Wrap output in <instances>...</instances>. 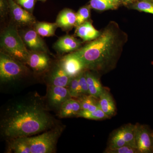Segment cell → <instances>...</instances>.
Returning <instances> with one entry per match:
<instances>
[{
	"instance_id": "6da1fadb",
	"label": "cell",
	"mask_w": 153,
	"mask_h": 153,
	"mask_svg": "<svg viewBox=\"0 0 153 153\" xmlns=\"http://www.w3.org/2000/svg\"><path fill=\"white\" fill-rule=\"evenodd\" d=\"M53 124L52 117L39 102H21L6 111L1 120V132L9 140L30 137L49 129Z\"/></svg>"
},
{
	"instance_id": "7a4b0ae2",
	"label": "cell",
	"mask_w": 153,
	"mask_h": 153,
	"mask_svg": "<svg viewBox=\"0 0 153 153\" xmlns=\"http://www.w3.org/2000/svg\"><path fill=\"white\" fill-rule=\"evenodd\" d=\"M128 40L116 22H110L98 38L74 51L86 69L105 71L114 66Z\"/></svg>"
},
{
	"instance_id": "3957f363",
	"label": "cell",
	"mask_w": 153,
	"mask_h": 153,
	"mask_svg": "<svg viewBox=\"0 0 153 153\" xmlns=\"http://www.w3.org/2000/svg\"><path fill=\"white\" fill-rule=\"evenodd\" d=\"M1 46L2 52L22 63H27L30 52L15 26H9L4 30L1 36Z\"/></svg>"
},
{
	"instance_id": "277c9868",
	"label": "cell",
	"mask_w": 153,
	"mask_h": 153,
	"mask_svg": "<svg viewBox=\"0 0 153 153\" xmlns=\"http://www.w3.org/2000/svg\"><path fill=\"white\" fill-rule=\"evenodd\" d=\"M63 131L61 127H56L41 134L26 137L31 153H51L55 152L57 140Z\"/></svg>"
},
{
	"instance_id": "5b68a950",
	"label": "cell",
	"mask_w": 153,
	"mask_h": 153,
	"mask_svg": "<svg viewBox=\"0 0 153 153\" xmlns=\"http://www.w3.org/2000/svg\"><path fill=\"white\" fill-rule=\"evenodd\" d=\"M27 72V68L25 63L1 52L0 78L1 82H13L22 78Z\"/></svg>"
},
{
	"instance_id": "8992f818",
	"label": "cell",
	"mask_w": 153,
	"mask_h": 153,
	"mask_svg": "<svg viewBox=\"0 0 153 153\" xmlns=\"http://www.w3.org/2000/svg\"><path fill=\"white\" fill-rule=\"evenodd\" d=\"M136 145L139 153L153 152V141L151 131L145 125L136 124Z\"/></svg>"
},
{
	"instance_id": "52a82bcc",
	"label": "cell",
	"mask_w": 153,
	"mask_h": 153,
	"mask_svg": "<svg viewBox=\"0 0 153 153\" xmlns=\"http://www.w3.org/2000/svg\"><path fill=\"white\" fill-rule=\"evenodd\" d=\"M8 2L11 18L17 25L27 26L36 24L32 13L19 5L14 0H8Z\"/></svg>"
},
{
	"instance_id": "ba28073f",
	"label": "cell",
	"mask_w": 153,
	"mask_h": 153,
	"mask_svg": "<svg viewBox=\"0 0 153 153\" xmlns=\"http://www.w3.org/2000/svg\"><path fill=\"white\" fill-rule=\"evenodd\" d=\"M58 64L71 78L77 76L86 69L82 60L74 52L63 57Z\"/></svg>"
},
{
	"instance_id": "9c48e42d",
	"label": "cell",
	"mask_w": 153,
	"mask_h": 153,
	"mask_svg": "<svg viewBox=\"0 0 153 153\" xmlns=\"http://www.w3.org/2000/svg\"><path fill=\"white\" fill-rule=\"evenodd\" d=\"M21 35L26 47L33 52L47 53V48L43 39L35 29H28L23 31Z\"/></svg>"
},
{
	"instance_id": "30bf717a",
	"label": "cell",
	"mask_w": 153,
	"mask_h": 153,
	"mask_svg": "<svg viewBox=\"0 0 153 153\" xmlns=\"http://www.w3.org/2000/svg\"><path fill=\"white\" fill-rule=\"evenodd\" d=\"M71 97L68 87L49 85L48 100L52 107L59 109L65 102Z\"/></svg>"
},
{
	"instance_id": "8fae6325",
	"label": "cell",
	"mask_w": 153,
	"mask_h": 153,
	"mask_svg": "<svg viewBox=\"0 0 153 153\" xmlns=\"http://www.w3.org/2000/svg\"><path fill=\"white\" fill-rule=\"evenodd\" d=\"M50 63V58L46 52L31 51L26 64L34 71L42 72L49 68Z\"/></svg>"
},
{
	"instance_id": "7c38bea8",
	"label": "cell",
	"mask_w": 153,
	"mask_h": 153,
	"mask_svg": "<svg viewBox=\"0 0 153 153\" xmlns=\"http://www.w3.org/2000/svg\"><path fill=\"white\" fill-rule=\"evenodd\" d=\"M71 79L58 64L54 67L49 75V85L68 87Z\"/></svg>"
},
{
	"instance_id": "4fadbf2b",
	"label": "cell",
	"mask_w": 153,
	"mask_h": 153,
	"mask_svg": "<svg viewBox=\"0 0 153 153\" xmlns=\"http://www.w3.org/2000/svg\"><path fill=\"white\" fill-rule=\"evenodd\" d=\"M81 42L73 36L66 35L58 39L55 44V49L62 53L74 52L79 49Z\"/></svg>"
},
{
	"instance_id": "5bb4252c",
	"label": "cell",
	"mask_w": 153,
	"mask_h": 153,
	"mask_svg": "<svg viewBox=\"0 0 153 153\" xmlns=\"http://www.w3.org/2000/svg\"><path fill=\"white\" fill-rule=\"evenodd\" d=\"M76 22V13L71 9H65L58 14L56 23L58 27L67 31L75 26Z\"/></svg>"
},
{
	"instance_id": "9a60e30c",
	"label": "cell",
	"mask_w": 153,
	"mask_h": 153,
	"mask_svg": "<svg viewBox=\"0 0 153 153\" xmlns=\"http://www.w3.org/2000/svg\"><path fill=\"white\" fill-rule=\"evenodd\" d=\"M75 34L84 41H90L98 38L101 32L97 30L89 21L76 27Z\"/></svg>"
},
{
	"instance_id": "2e32d148",
	"label": "cell",
	"mask_w": 153,
	"mask_h": 153,
	"mask_svg": "<svg viewBox=\"0 0 153 153\" xmlns=\"http://www.w3.org/2000/svg\"><path fill=\"white\" fill-rule=\"evenodd\" d=\"M81 110V106L79 101L71 97L65 102L60 107L58 116L60 118L77 117Z\"/></svg>"
},
{
	"instance_id": "e0dca14e",
	"label": "cell",
	"mask_w": 153,
	"mask_h": 153,
	"mask_svg": "<svg viewBox=\"0 0 153 153\" xmlns=\"http://www.w3.org/2000/svg\"><path fill=\"white\" fill-rule=\"evenodd\" d=\"M99 104L100 108L109 117L114 114L116 107L114 101L109 92L104 88L99 98Z\"/></svg>"
},
{
	"instance_id": "ac0fdd59",
	"label": "cell",
	"mask_w": 153,
	"mask_h": 153,
	"mask_svg": "<svg viewBox=\"0 0 153 153\" xmlns=\"http://www.w3.org/2000/svg\"><path fill=\"white\" fill-rule=\"evenodd\" d=\"M85 76L88 85L89 94L96 98H99L104 90L99 79L90 71H85Z\"/></svg>"
},
{
	"instance_id": "d6986e66",
	"label": "cell",
	"mask_w": 153,
	"mask_h": 153,
	"mask_svg": "<svg viewBox=\"0 0 153 153\" xmlns=\"http://www.w3.org/2000/svg\"><path fill=\"white\" fill-rule=\"evenodd\" d=\"M116 131L122 137L127 145L137 149L136 145V124H130L126 125Z\"/></svg>"
},
{
	"instance_id": "ffe728a7",
	"label": "cell",
	"mask_w": 153,
	"mask_h": 153,
	"mask_svg": "<svg viewBox=\"0 0 153 153\" xmlns=\"http://www.w3.org/2000/svg\"><path fill=\"white\" fill-rule=\"evenodd\" d=\"M58 27L56 23H50L47 22H38L35 24V30L42 37H50L55 36V32Z\"/></svg>"
},
{
	"instance_id": "44dd1931",
	"label": "cell",
	"mask_w": 153,
	"mask_h": 153,
	"mask_svg": "<svg viewBox=\"0 0 153 153\" xmlns=\"http://www.w3.org/2000/svg\"><path fill=\"white\" fill-rule=\"evenodd\" d=\"M10 140L9 149L14 153H31L26 137L15 138Z\"/></svg>"
},
{
	"instance_id": "7402d4cb",
	"label": "cell",
	"mask_w": 153,
	"mask_h": 153,
	"mask_svg": "<svg viewBox=\"0 0 153 153\" xmlns=\"http://www.w3.org/2000/svg\"><path fill=\"white\" fill-rule=\"evenodd\" d=\"M77 100L80 103L81 110L91 111L100 108L99 104V98L90 94L78 97Z\"/></svg>"
},
{
	"instance_id": "603a6c76",
	"label": "cell",
	"mask_w": 153,
	"mask_h": 153,
	"mask_svg": "<svg viewBox=\"0 0 153 153\" xmlns=\"http://www.w3.org/2000/svg\"><path fill=\"white\" fill-rule=\"evenodd\" d=\"M89 5L91 8L102 11L115 10L118 7V4L114 0H90Z\"/></svg>"
},
{
	"instance_id": "cb8c5ba5",
	"label": "cell",
	"mask_w": 153,
	"mask_h": 153,
	"mask_svg": "<svg viewBox=\"0 0 153 153\" xmlns=\"http://www.w3.org/2000/svg\"><path fill=\"white\" fill-rule=\"evenodd\" d=\"M77 117L94 120H101L109 117L100 108L91 111L81 110Z\"/></svg>"
},
{
	"instance_id": "d4e9b609",
	"label": "cell",
	"mask_w": 153,
	"mask_h": 153,
	"mask_svg": "<svg viewBox=\"0 0 153 153\" xmlns=\"http://www.w3.org/2000/svg\"><path fill=\"white\" fill-rule=\"evenodd\" d=\"M90 5L82 7L76 13V22L75 27L87 22L90 16Z\"/></svg>"
},
{
	"instance_id": "484cf974",
	"label": "cell",
	"mask_w": 153,
	"mask_h": 153,
	"mask_svg": "<svg viewBox=\"0 0 153 153\" xmlns=\"http://www.w3.org/2000/svg\"><path fill=\"white\" fill-rule=\"evenodd\" d=\"M131 8L134 10L153 15V2L148 0H141L132 5Z\"/></svg>"
},
{
	"instance_id": "4316f807",
	"label": "cell",
	"mask_w": 153,
	"mask_h": 153,
	"mask_svg": "<svg viewBox=\"0 0 153 153\" xmlns=\"http://www.w3.org/2000/svg\"><path fill=\"white\" fill-rule=\"evenodd\" d=\"M127 145L125 141L123 138L116 131H115L111 134L110 138L109 143L108 147L115 148L120 147Z\"/></svg>"
},
{
	"instance_id": "83f0119b",
	"label": "cell",
	"mask_w": 153,
	"mask_h": 153,
	"mask_svg": "<svg viewBox=\"0 0 153 153\" xmlns=\"http://www.w3.org/2000/svg\"><path fill=\"white\" fill-rule=\"evenodd\" d=\"M68 88L71 97L78 98L79 97V76H78V75L71 78Z\"/></svg>"
},
{
	"instance_id": "f1b7e54d",
	"label": "cell",
	"mask_w": 153,
	"mask_h": 153,
	"mask_svg": "<svg viewBox=\"0 0 153 153\" xmlns=\"http://www.w3.org/2000/svg\"><path fill=\"white\" fill-rule=\"evenodd\" d=\"M79 76V97L85 95L89 94L88 85L86 76H85V71H82L78 75Z\"/></svg>"
},
{
	"instance_id": "f546056e",
	"label": "cell",
	"mask_w": 153,
	"mask_h": 153,
	"mask_svg": "<svg viewBox=\"0 0 153 153\" xmlns=\"http://www.w3.org/2000/svg\"><path fill=\"white\" fill-rule=\"evenodd\" d=\"M105 153H139L136 148L128 145L115 148L107 147L105 150Z\"/></svg>"
},
{
	"instance_id": "4dcf8cb0",
	"label": "cell",
	"mask_w": 153,
	"mask_h": 153,
	"mask_svg": "<svg viewBox=\"0 0 153 153\" xmlns=\"http://www.w3.org/2000/svg\"><path fill=\"white\" fill-rule=\"evenodd\" d=\"M22 8L32 13L36 4V0H14Z\"/></svg>"
},
{
	"instance_id": "1f68e13d",
	"label": "cell",
	"mask_w": 153,
	"mask_h": 153,
	"mask_svg": "<svg viewBox=\"0 0 153 153\" xmlns=\"http://www.w3.org/2000/svg\"><path fill=\"white\" fill-rule=\"evenodd\" d=\"M10 11L8 0H0V14L1 17L4 16Z\"/></svg>"
},
{
	"instance_id": "d6a6232c",
	"label": "cell",
	"mask_w": 153,
	"mask_h": 153,
	"mask_svg": "<svg viewBox=\"0 0 153 153\" xmlns=\"http://www.w3.org/2000/svg\"><path fill=\"white\" fill-rule=\"evenodd\" d=\"M136 1V0H122V1L126 4H128L134 2Z\"/></svg>"
},
{
	"instance_id": "836d02e7",
	"label": "cell",
	"mask_w": 153,
	"mask_h": 153,
	"mask_svg": "<svg viewBox=\"0 0 153 153\" xmlns=\"http://www.w3.org/2000/svg\"><path fill=\"white\" fill-rule=\"evenodd\" d=\"M117 3L119 4V3L120 2L122 1V0H114Z\"/></svg>"
},
{
	"instance_id": "e575fe53",
	"label": "cell",
	"mask_w": 153,
	"mask_h": 153,
	"mask_svg": "<svg viewBox=\"0 0 153 153\" xmlns=\"http://www.w3.org/2000/svg\"><path fill=\"white\" fill-rule=\"evenodd\" d=\"M151 135H152V138L153 141V131H151Z\"/></svg>"
},
{
	"instance_id": "d590c367",
	"label": "cell",
	"mask_w": 153,
	"mask_h": 153,
	"mask_svg": "<svg viewBox=\"0 0 153 153\" xmlns=\"http://www.w3.org/2000/svg\"><path fill=\"white\" fill-rule=\"evenodd\" d=\"M38 1H45L46 0H38Z\"/></svg>"
},
{
	"instance_id": "8d00e7d4",
	"label": "cell",
	"mask_w": 153,
	"mask_h": 153,
	"mask_svg": "<svg viewBox=\"0 0 153 153\" xmlns=\"http://www.w3.org/2000/svg\"><path fill=\"white\" fill-rule=\"evenodd\" d=\"M148 1H152L153 2V0H148Z\"/></svg>"
}]
</instances>
